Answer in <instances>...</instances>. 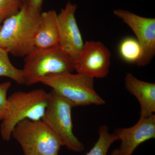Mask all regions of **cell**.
Here are the masks:
<instances>
[{"label": "cell", "instance_id": "obj_19", "mask_svg": "<svg viewBox=\"0 0 155 155\" xmlns=\"http://www.w3.org/2000/svg\"><path fill=\"white\" fill-rule=\"evenodd\" d=\"M110 155H121V153L119 149H116L114 150Z\"/></svg>", "mask_w": 155, "mask_h": 155}, {"label": "cell", "instance_id": "obj_12", "mask_svg": "<svg viewBox=\"0 0 155 155\" xmlns=\"http://www.w3.org/2000/svg\"><path fill=\"white\" fill-rule=\"evenodd\" d=\"M58 14L53 10L41 13L40 21L35 40V47L47 48L58 45Z\"/></svg>", "mask_w": 155, "mask_h": 155}, {"label": "cell", "instance_id": "obj_21", "mask_svg": "<svg viewBox=\"0 0 155 155\" xmlns=\"http://www.w3.org/2000/svg\"><path fill=\"white\" fill-rule=\"evenodd\" d=\"M22 2H26V0H22Z\"/></svg>", "mask_w": 155, "mask_h": 155}, {"label": "cell", "instance_id": "obj_9", "mask_svg": "<svg viewBox=\"0 0 155 155\" xmlns=\"http://www.w3.org/2000/svg\"><path fill=\"white\" fill-rule=\"evenodd\" d=\"M77 8L75 4L69 2L57 17L58 45L73 62L79 57L84 43L75 18Z\"/></svg>", "mask_w": 155, "mask_h": 155}, {"label": "cell", "instance_id": "obj_1", "mask_svg": "<svg viewBox=\"0 0 155 155\" xmlns=\"http://www.w3.org/2000/svg\"><path fill=\"white\" fill-rule=\"evenodd\" d=\"M41 12L24 2L16 14L6 19L0 29V48L17 57H25L33 50Z\"/></svg>", "mask_w": 155, "mask_h": 155}, {"label": "cell", "instance_id": "obj_2", "mask_svg": "<svg viewBox=\"0 0 155 155\" xmlns=\"http://www.w3.org/2000/svg\"><path fill=\"white\" fill-rule=\"evenodd\" d=\"M48 99V93L42 89L15 92L8 97V114L0 127L3 139L9 141L13 129L22 120H41L47 105Z\"/></svg>", "mask_w": 155, "mask_h": 155}, {"label": "cell", "instance_id": "obj_15", "mask_svg": "<svg viewBox=\"0 0 155 155\" xmlns=\"http://www.w3.org/2000/svg\"><path fill=\"white\" fill-rule=\"evenodd\" d=\"M8 53L0 48V77H6L19 84H24L22 69L14 67L11 63Z\"/></svg>", "mask_w": 155, "mask_h": 155}, {"label": "cell", "instance_id": "obj_4", "mask_svg": "<svg viewBox=\"0 0 155 155\" xmlns=\"http://www.w3.org/2000/svg\"><path fill=\"white\" fill-rule=\"evenodd\" d=\"M40 82L51 87L72 107L106 104L95 91L94 78L83 74L67 72L50 75L43 78Z\"/></svg>", "mask_w": 155, "mask_h": 155}, {"label": "cell", "instance_id": "obj_3", "mask_svg": "<svg viewBox=\"0 0 155 155\" xmlns=\"http://www.w3.org/2000/svg\"><path fill=\"white\" fill-rule=\"evenodd\" d=\"M24 84L28 86L49 75L74 71L73 61L58 45L47 48H35L24 57Z\"/></svg>", "mask_w": 155, "mask_h": 155}, {"label": "cell", "instance_id": "obj_16", "mask_svg": "<svg viewBox=\"0 0 155 155\" xmlns=\"http://www.w3.org/2000/svg\"><path fill=\"white\" fill-rule=\"evenodd\" d=\"M23 3L22 0H0V20L3 22L16 14Z\"/></svg>", "mask_w": 155, "mask_h": 155}, {"label": "cell", "instance_id": "obj_18", "mask_svg": "<svg viewBox=\"0 0 155 155\" xmlns=\"http://www.w3.org/2000/svg\"><path fill=\"white\" fill-rule=\"evenodd\" d=\"M44 0H26L25 3L31 8L41 12Z\"/></svg>", "mask_w": 155, "mask_h": 155}, {"label": "cell", "instance_id": "obj_20", "mask_svg": "<svg viewBox=\"0 0 155 155\" xmlns=\"http://www.w3.org/2000/svg\"><path fill=\"white\" fill-rule=\"evenodd\" d=\"M2 20H0V29H1V27H2Z\"/></svg>", "mask_w": 155, "mask_h": 155}, {"label": "cell", "instance_id": "obj_7", "mask_svg": "<svg viewBox=\"0 0 155 155\" xmlns=\"http://www.w3.org/2000/svg\"><path fill=\"white\" fill-rule=\"evenodd\" d=\"M114 14L133 31L142 49V55L137 66L144 67L155 55V19L138 16L126 10L117 9Z\"/></svg>", "mask_w": 155, "mask_h": 155}, {"label": "cell", "instance_id": "obj_17", "mask_svg": "<svg viewBox=\"0 0 155 155\" xmlns=\"http://www.w3.org/2000/svg\"><path fill=\"white\" fill-rule=\"evenodd\" d=\"M11 85L10 81H7L0 84V121H3L8 114L7 94Z\"/></svg>", "mask_w": 155, "mask_h": 155}, {"label": "cell", "instance_id": "obj_6", "mask_svg": "<svg viewBox=\"0 0 155 155\" xmlns=\"http://www.w3.org/2000/svg\"><path fill=\"white\" fill-rule=\"evenodd\" d=\"M12 136L21 146L24 155H58L62 146L41 120H22L13 129Z\"/></svg>", "mask_w": 155, "mask_h": 155}, {"label": "cell", "instance_id": "obj_5", "mask_svg": "<svg viewBox=\"0 0 155 155\" xmlns=\"http://www.w3.org/2000/svg\"><path fill=\"white\" fill-rule=\"evenodd\" d=\"M72 108L67 101L52 90L48 93L47 105L41 120L57 137L62 146L81 153L85 147L73 133Z\"/></svg>", "mask_w": 155, "mask_h": 155}, {"label": "cell", "instance_id": "obj_14", "mask_svg": "<svg viewBox=\"0 0 155 155\" xmlns=\"http://www.w3.org/2000/svg\"><path fill=\"white\" fill-rule=\"evenodd\" d=\"M99 137L94 146L85 155H107L109 149L118 139L114 133H110L107 125L98 128Z\"/></svg>", "mask_w": 155, "mask_h": 155}, {"label": "cell", "instance_id": "obj_13", "mask_svg": "<svg viewBox=\"0 0 155 155\" xmlns=\"http://www.w3.org/2000/svg\"><path fill=\"white\" fill-rule=\"evenodd\" d=\"M119 54L127 63L137 65L140 61L142 55L140 45L136 39L127 37L122 40L119 44Z\"/></svg>", "mask_w": 155, "mask_h": 155}, {"label": "cell", "instance_id": "obj_10", "mask_svg": "<svg viewBox=\"0 0 155 155\" xmlns=\"http://www.w3.org/2000/svg\"><path fill=\"white\" fill-rule=\"evenodd\" d=\"M114 133L121 142L119 148L121 155H133L140 145L155 138V115L147 118L140 117L134 126L116 128Z\"/></svg>", "mask_w": 155, "mask_h": 155}, {"label": "cell", "instance_id": "obj_8", "mask_svg": "<svg viewBox=\"0 0 155 155\" xmlns=\"http://www.w3.org/2000/svg\"><path fill=\"white\" fill-rule=\"evenodd\" d=\"M111 54L108 48L99 41H87L78 58L73 63L77 73L92 78H102L109 72Z\"/></svg>", "mask_w": 155, "mask_h": 155}, {"label": "cell", "instance_id": "obj_11", "mask_svg": "<svg viewBox=\"0 0 155 155\" xmlns=\"http://www.w3.org/2000/svg\"><path fill=\"white\" fill-rule=\"evenodd\" d=\"M125 88L138 100L140 105V117L147 118L155 112V84L140 80L131 73L125 78Z\"/></svg>", "mask_w": 155, "mask_h": 155}]
</instances>
